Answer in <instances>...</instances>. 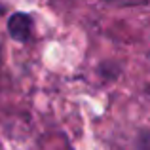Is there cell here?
<instances>
[{
    "mask_svg": "<svg viewBox=\"0 0 150 150\" xmlns=\"http://www.w3.org/2000/svg\"><path fill=\"white\" fill-rule=\"evenodd\" d=\"M8 33L17 42H29L33 34V19L27 13H13L8 19Z\"/></svg>",
    "mask_w": 150,
    "mask_h": 150,
    "instance_id": "cell-1",
    "label": "cell"
},
{
    "mask_svg": "<svg viewBox=\"0 0 150 150\" xmlns=\"http://www.w3.org/2000/svg\"><path fill=\"white\" fill-rule=\"evenodd\" d=\"M110 2H118V4H124V6H131V4H143L146 0H110Z\"/></svg>",
    "mask_w": 150,
    "mask_h": 150,
    "instance_id": "cell-3",
    "label": "cell"
},
{
    "mask_svg": "<svg viewBox=\"0 0 150 150\" xmlns=\"http://www.w3.org/2000/svg\"><path fill=\"white\" fill-rule=\"evenodd\" d=\"M139 150H150V131H141V135H139Z\"/></svg>",
    "mask_w": 150,
    "mask_h": 150,
    "instance_id": "cell-2",
    "label": "cell"
}]
</instances>
